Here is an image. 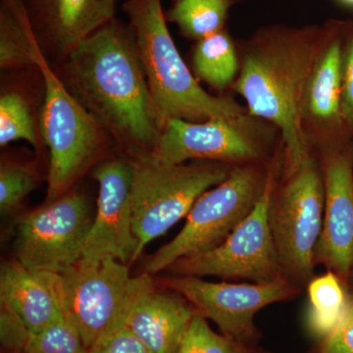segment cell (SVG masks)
I'll list each match as a JSON object with an SVG mask.
<instances>
[{
  "instance_id": "6da1fadb",
  "label": "cell",
  "mask_w": 353,
  "mask_h": 353,
  "mask_svg": "<svg viewBox=\"0 0 353 353\" xmlns=\"http://www.w3.org/2000/svg\"><path fill=\"white\" fill-rule=\"evenodd\" d=\"M65 85L129 157L152 153L163 123L158 115L131 29L116 21L64 54Z\"/></svg>"
},
{
  "instance_id": "7a4b0ae2",
  "label": "cell",
  "mask_w": 353,
  "mask_h": 353,
  "mask_svg": "<svg viewBox=\"0 0 353 353\" xmlns=\"http://www.w3.org/2000/svg\"><path fill=\"white\" fill-rule=\"evenodd\" d=\"M317 57L311 39H271L246 55L236 83L250 115L270 121L282 132L290 171L310 157L303 129V105Z\"/></svg>"
},
{
  "instance_id": "3957f363",
  "label": "cell",
  "mask_w": 353,
  "mask_h": 353,
  "mask_svg": "<svg viewBox=\"0 0 353 353\" xmlns=\"http://www.w3.org/2000/svg\"><path fill=\"white\" fill-rule=\"evenodd\" d=\"M137 51L150 95L163 125L171 119L201 122L245 117L236 102L213 97L201 87L176 50L161 0H128Z\"/></svg>"
},
{
  "instance_id": "277c9868",
  "label": "cell",
  "mask_w": 353,
  "mask_h": 353,
  "mask_svg": "<svg viewBox=\"0 0 353 353\" xmlns=\"http://www.w3.org/2000/svg\"><path fill=\"white\" fill-rule=\"evenodd\" d=\"M37 68L44 87L39 127L50 152L44 201L50 202L73 189L90 168L105 160L113 138L72 94L43 54Z\"/></svg>"
},
{
  "instance_id": "5b68a950",
  "label": "cell",
  "mask_w": 353,
  "mask_h": 353,
  "mask_svg": "<svg viewBox=\"0 0 353 353\" xmlns=\"http://www.w3.org/2000/svg\"><path fill=\"white\" fill-rule=\"evenodd\" d=\"M132 164V228L138 241L134 262L150 241L163 236L208 190L230 173L220 162L169 164L152 153L129 157Z\"/></svg>"
},
{
  "instance_id": "8992f818",
  "label": "cell",
  "mask_w": 353,
  "mask_h": 353,
  "mask_svg": "<svg viewBox=\"0 0 353 353\" xmlns=\"http://www.w3.org/2000/svg\"><path fill=\"white\" fill-rule=\"evenodd\" d=\"M267 176L254 164L232 169L222 183L197 199L180 233L148 257L145 273L155 275L166 271L176 260L220 245L256 205Z\"/></svg>"
},
{
  "instance_id": "52a82bcc",
  "label": "cell",
  "mask_w": 353,
  "mask_h": 353,
  "mask_svg": "<svg viewBox=\"0 0 353 353\" xmlns=\"http://www.w3.org/2000/svg\"><path fill=\"white\" fill-rule=\"evenodd\" d=\"M59 274L63 314L81 334L88 350L124 324L134 299L154 282L148 273L132 277L130 265L110 257L81 259Z\"/></svg>"
},
{
  "instance_id": "ba28073f",
  "label": "cell",
  "mask_w": 353,
  "mask_h": 353,
  "mask_svg": "<svg viewBox=\"0 0 353 353\" xmlns=\"http://www.w3.org/2000/svg\"><path fill=\"white\" fill-rule=\"evenodd\" d=\"M324 179L309 157L272 196L269 222L285 277L301 288L314 275L315 250L324 218Z\"/></svg>"
},
{
  "instance_id": "9c48e42d",
  "label": "cell",
  "mask_w": 353,
  "mask_h": 353,
  "mask_svg": "<svg viewBox=\"0 0 353 353\" xmlns=\"http://www.w3.org/2000/svg\"><path fill=\"white\" fill-rule=\"evenodd\" d=\"M275 181L269 172L263 194L245 220L217 248L183 257L166 271L173 275L269 283L285 277L272 236L269 211Z\"/></svg>"
},
{
  "instance_id": "30bf717a",
  "label": "cell",
  "mask_w": 353,
  "mask_h": 353,
  "mask_svg": "<svg viewBox=\"0 0 353 353\" xmlns=\"http://www.w3.org/2000/svg\"><path fill=\"white\" fill-rule=\"evenodd\" d=\"M160 283L185 297L196 314L214 322L221 333L252 345H259L261 339L255 315L270 304L294 299L303 290L288 278L269 283L229 284L174 275L161 279Z\"/></svg>"
},
{
  "instance_id": "8fae6325",
  "label": "cell",
  "mask_w": 353,
  "mask_h": 353,
  "mask_svg": "<svg viewBox=\"0 0 353 353\" xmlns=\"http://www.w3.org/2000/svg\"><path fill=\"white\" fill-rule=\"evenodd\" d=\"M92 220L87 199L75 188L55 201L44 202L18 221V261L34 270L61 273L82 259Z\"/></svg>"
},
{
  "instance_id": "7c38bea8",
  "label": "cell",
  "mask_w": 353,
  "mask_h": 353,
  "mask_svg": "<svg viewBox=\"0 0 353 353\" xmlns=\"http://www.w3.org/2000/svg\"><path fill=\"white\" fill-rule=\"evenodd\" d=\"M245 117L216 118L190 122L181 119L166 121L152 154L169 164L194 161L241 162L259 159L261 148L248 128Z\"/></svg>"
},
{
  "instance_id": "4fadbf2b",
  "label": "cell",
  "mask_w": 353,
  "mask_h": 353,
  "mask_svg": "<svg viewBox=\"0 0 353 353\" xmlns=\"http://www.w3.org/2000/svg\"><path fill=\"white\" fill-rule=\"evenodd\" d=\"M132 164L128 158L105 159L94 167L99 183L97 212L82 248V259L110 257L134 263L138 241L132 228Z\"/></svg>"
},
{
  "instance_id": "5bb4252c",
  "label": "cell",
  "mask_w": 353,
  "mask_h": 353,
  "mask_svg": "<svg viewBox=\"0 0 353 353\" xmlns=\"http://www.w3.org/2000/svg\"><path fill=\"white\" fill-rule=\"evenodd\" d=\"M323 227L315 264H323L341 281L353 269V163L347 154L329 158L324 169Z\"/></svg>"
},
{
  "instance_id": "9a60e30c",
  "label": "cell",
  "mask_w": 353,
  "mask_h": 353,
  "mask_svg": "<svg viewBox=\"0 0 353 353\" xmlns=\"http://www.w3.org/2000/svg\"><path fill=\"white\" fill-rule=\"evenodd\" d=\"M0 303L6 304L37 333L63 316L61 276L34 270L20 261L4 262L0 270Z\"/></svg>"
},
{
  "instance_id": "2e32d148",
  "label": "cell",
  "mask_w": 353,
  "mask_h": 353,
  "mask_svg": "<svg viewBox=\"0 0 353 353\" xmlns=\"http://www.w3.org/2000/svg\"><path fill=\"white\" fill-rule=\"evenodd\" d=\"M196 314L185 297L175 292H160L153 282L134 299L124 325L153 353H179Z\"/></svg>"
},
{
  "instance_id": "e0dca14e",
  "label": "cell",
  "mask_w": 353,
  "mask_h": 353,
  "mask_svg": "<svg viewBox=\"0 0 353 353\" xmlns=\"http://www.w3.org/2000/svg\"><path fill=\"white\" fill-rule=\"evenodd\" d=\"M117 0H37L44 29L63 54L115 15Z\"/></svg>"
},
{
  "instance_id": "ac0fdd59",
  "label": "cell",
  "mask_w": 353,
  "mask_h": 353,
  "mask_svg": "<svg viewBox=\"0 0 353 353\" xmlns=\"http://www.w3.org/2000/svg\"><path fill=\"white\" fill-rule=\"evenodd\" d=\"M343 55L339 41L318 55L306 85L304 116L325 124L341 122Z\"/></svg>"
},
{
  "instance_id": "d6986e66",
  "label": "cell",
  "mask_w": 353,
  "mask_h": 353,
  "mask_svg": "<svg viewBox=\"0 0 353 353\" xmlns=\"http://www.w3.org/2000/svg\"><path fill=\"white\" fill-rule=\"evenodd\" d=\"M43 54L24 0H1L0 67L18 70L38 67Z\"/></svg>"
},
{
  "instance_id": "ffe728a7",
  "label": "cell",
  "mask_w": 353,
  "mask_h": 353,
  "mask_svg": "<svg viewBox=\"0 0 353 353\" xmlns=\"http://www.w3.org/2000/svg\"><path fill=\"white\" fill-rule=\"evenodd\" d=\"M307 292L306 326L318 341L323 340L338 328L347 314L350 301L341 279L330 270L313 278L307 285Z\"/></svg>"
},
{
  "instance_id": "44dd1931",
  "label": "cell",
  "mask_w": 353,
  "mask_h": 353,
  "mask_svg": "<svg viewBox=\"0 0 353 353\" xmlns=\"http://www.w3.org/2000/svg\"><path fill=\"white\" fill-rule=\"evenodd\" d=\"M192 60L199 79L218 90L231 85L238 73L236 48L223 31L199 39Z\"/></svg>"
},
{
  "instance_id": "7402d4cb",
  "label": "cell",
  "mask_w": 353,
  "mask_h": 353,
  "mask_svg": "<svg viewBox=\"0 0 353 353\" xmlns=\"http://www.w3.org/2000/svg\"><path fill=\"white\" fill-rule=\"evenodd\" d=\"M230 0H176L168 19L189 38L199 39L222 31Z\"/></svg>"
},
{
  "instance_id": "603a6c76",
  "label": "cell",
  "mask_w": 353,
  "mask_h": 353,
  "mask_svg": "<svg viewBox=\"0 0 353 353\" xmlns=\"http://www.w3.org/2000/svg\"><path fill=\"white\" fill-rule=\"evenodd\" d=\"M21 139L37 150L39 148L38 132L25 97L18 92H6L0 97V145L3 148Z\"/></svg>"
},
{
  "instance_id": "cb8c5ba5",
  "label": "cell",
  "mask_w": 353,
  "mask_h": 353,
  "mask_svg": "<svg viewBox=\"0 0 353 353\" xmlns=\"http://www.w3.org/2000/svg\"><path fill=\"white\" fill-rule=\"evenodd\" d=\"M179 353H271L226 334H217L205 318L196 314L183 336Z\"/></svg>"
},
{
  "instance_id": "d4e9b609",
  "label": "cell",
  "mask_w": 353,
  "mask_h": 353,
  "mask_svg": "<svg viewBox=\"0 0 353 353\" xmlns=\"http://www.w3.org/2000/svg\"><path fill=\"white\" fill-rule=\"evenodd\" d=\"M39 183L38 172L32 163L4 161L0 166V212L8 216L17 211L26 197Z\"/></svg>"
},
{
  "instance_id": "484cf974",
  "label": "cell",
  "mask_w": 353,
  "mask_h": 353,
  "mask_svg": "<svg viewBox=\"0 0 353 353\" xmlns=\"http://www.w3.org/2000/svg\"><path fill=\"white\" fill-rule=\"evenodd\" d=\"M21 353H88L82 336L65 316L37 333H30Z\"/></svg>"
},
{
  "instance_id": "4316f807",
  "label": "cell",
  "mask_w": 353,
  "mask_h": 353,
  "mask_svg": "<svg viewBox=\"0 0 353 353\" xmlns=\"http://www.w3.org/2000/svg\"><path fill=\"white\" fill-rule=\"evenodd\" d=\"M88 353H153L137 334L124 324L102 336Z\"/></svg>"
},
{
  "instance_id": "83f0119b",
  "label": "cell",
  "mask_w": 353,
  "mask_h": 353,
  "mask_svg": "<svg viewBox=\"0 0 353 353\" xmlns=\"http://www.w3.org/2000/svg\"><path fill=\"white\" fill-rule=\"evenodd\" d=\"M30 331L22 319L7 306L0 303V336L2 345L14 353H21Z\"/></svg>"
},
{
  "instance_id": "f1b7e54d",
  "label": "cell",
  "mask_w": 353,
  "mask_h": 353,
  "mask_svg": "<svg viewBox=\"0 0 353 353\" xmlns=\"http://www.w3.org/2000/svg\"><path fill=\"white\" fill-rule=\"evenodd\" d=\"M308 353H353V301L338 328L318 341Z\"/></svg>"
},
{
  "instance_id": "f546056e",
  "label": "cell",
  "mask_w": 353,
  "mask_h": 353,
  "mask_svg": "<svg viewBox=\"0 0 353 353\" xmlns=\"http://www.w3.org/2000/svg\"><path fill=\"white\" fill-rule=\"evenodd\" d=\"M341 120L347 126L353 127V39L343 55Z\"/></svg>"
},
{
  "instance_id": "4dcf8cb0",
  "label": "cell",
  "mask_w": 353,
  "mask_h": 353,
  "mask_svg": "<svg viewBox=\"0 0 353 353\" xmlns=\"http://www.w3.org/2000/svg\"><path fill=\"white\" fill-rule=\"evenodd\" d=\"M340 1L343 2L345 6L353 7V0H340Z\"/></svg>"
}]
</instances>
